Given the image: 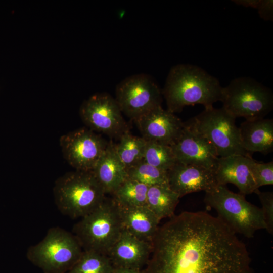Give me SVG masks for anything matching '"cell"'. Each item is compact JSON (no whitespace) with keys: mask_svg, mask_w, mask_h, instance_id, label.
<instances>
[{"mask_svg":"<svg viewBox=\"0 0 273 273\" xmlns=\"http://www.w3.org/2000/svg\"><path fill=\"white\" fill-rule=\"evenodd\" d=\"M149 187L126 178L112 194L119 206H141L146 205Z\"/></svg>","mask_w":273,"mask_h":273,"instance_id":"obj_22","label":"cell"},{"mask_svg":"<svg viewBox=\"0 0 273 273\" xmlns=\"http://www.w3.org/2000/svg\"><path fill=\"white\" fill-rule=\"evenodd\" d=\"M253 161L251 156L242 155L219 157L215 170L217 185L232 184L245 196L254 193L259 189L252 174Z\"/></svg>","mask_w":273,"mask_h":273,"instance_id":"obj_15","label":"cell"},{"mask_svg":"<svg viewBox=\"0 0 273 273\" xmlns=\"http://www.w3.org/2000/svg\"><path fill=\"white\" fill-rule=\"evenodd\" d=\"M126 173L127 178L148 187L168 186L167 171L154 167L143 160L126 169Z\"/></svg>","mask_w":273,"mask_h":273,"instance_id":"obj_25","label":"cell"},{"mask_svg":"<svg viewBox=\"0 0 273 273\" xmlns=\"http://www.w3.org/2000/svg\"><path fill=\"white\" fill-rule=\"evenodd\" d=\"M143 160L154 167L166 171L177 163L170 146L147 141Z\"/></svg>","mask_w":273,"mask_h":273,"instance_id":"obj_23","label":"cell"},{"mask_svg":"<svg viewBox=\"0 0 273 273\" xmlns=\"http://www.w3.org/2000/svg\"><path fill=\"white\" fill-rule=\"evenodd\" d=\"M167 177L169 188L180 198L218 186L215 171L198 165L177 162L167 171Z\"/></svg>","mask_w":273,"mask_h":273,"instance_id":"obj_14","label":"cell"},{"mask_svg":"<svg viewBox=\"0 0 273 273\" xmlns=\"http://www.w3.org/2000/svg\"><path fill=\"white\" fill-rule=\"evenodd\" d=\"M114 267L106 255L83 251L67 273H111Z\"/></svg>","mask_w":273,"mask_h":273,"instance_id":"obj_24","label":"cell"},{"mask_svg":"<svg viewBox=\"0 0 273 273\" xmlns=\"http://www.w3.org/2000/svg\"><path fill=\"white\" fill-rule=\"evenodd\" d=\"M118 207L123 229L140 239L151 243L160 221L155 214L146 206Z\"/></svg>","mask_w":273,"mask_h":273,"instance_id":"obj_18","label":"cell"},{"mask_svg":"<svg viewBox=\"0 0 273 273\" xmlns=\"http://www.w3.org/2000/svg\"><path fill=\"white\" fill-rule=\"evenodd\" d=\"M83 251L72 233L56 226L50 228L41 241L28 248L26 257L43 273H67Z\"/></svg>","mask_w":273,"mask_h":273,"instance_id":"obj_6","label":"cell"},{"mask_svg":"<svg viewBox=\"0 0 273 273\" xmlns=\"http://www.w3.org/2000/svg\"><path fill=\"white\" fill-rule=\"evenodd\" d=\"M256 194L261 204V209L263 214L266 225V230L270 234L273 233V193L271 192H262L257 189Z\"/></svg>","mask_w":273,"mask_h":273,"instance_id":"obj_27","label":"cell"},{"mask_svg":"<svg viewBox=\"0 0 273 273\" xmlns=\"http://www.w3.org/2000/svg\"><path fill=\"white\" fill-rule=\"evenodd\" d=\"M162 96L151 76L140 73L128 76L117 84L115 99L122 113L135 121L162 106Z\"/></svg>","mask_w":273,"mask_h":273,"instance_id":"obj_9","label":"cell"},{"mask_svg":"<svg viewBox=\"0 0 273 273\" xmlns=\"http://www.w3.org/2000/svg\"><path fill=\"white\" fill-rule=\"evenodd\" d=\"M252 171L257 188L273 185V161L258 162L254 160Z\"/></svg>","mask_w":273,"mask_h":273,"instance_id":"obj_26","label":"cell"},{"mask_svg":"<svg viewBox=\"0 0 273 273\" xmlns=\"http://www.w3.org/2000/svg\"><path fill=\"white\" fill-rule=\"evenodd\" d=\"M179 198L168 186H150L147 192L146 206L161 221L174 215Z\"/></svg>","mask_w":273,"mask_h":273,"instance_id":"obj_20","label":"cell"},{"mask_svg":"<svg viewBox=\"0 0 273 273\" xmlns=\"http://www.w3.org/2000/svg\"><path fill=\"white\" fill-rule=\"evenodd\" d=\"M145 273H251L245 244L218 217L184 211L159 226Z\"/></svg>","mask_w":273,"mask_h":273,"instance_id":"obj_1","label":"cell"},{"mask_svg":"<svg viewBox=\"0 0 273 273\" xmlns=\"http://www.w3.org/2000/svg\"><path fill=\"white\" fill-rule=\"evenodd\" d=\"M111 273H145L143 269L114 267Z\"/></svg>","mask_w":273,"mask_h":273,"instance_id":"obj_30","label":"cell"},{"mask_svg":"<svg viewBox=\"0 0 273 273\" xmlns=\"http://www.w3.org/2000/svg\"><path fill=\"white\" fill-rule=\"evenodd\" d=\"M239 129L242 146L248 153L259 152L267 154L272 152V119L246 120Z\"/></svg>","mask_w":273,"mask_h":273,"instance_id":"obj_17","label":"cell"},{"mask_svg":"<svg viewBox=\"0 0 273 273\" xmlns=\"http://www.w3.org/2000/svg\"><path fill=\"white\" fill-rule=\"evenodd\" d=\"M204 201L236 234L251 238L257 231L266 229L261 208L247 201L245 195L230 191L226 186L218 185L205 192Z\"/></svg>","mask_w":273,"mask_h":273,"instance_id":"obj_4","label":"cell"},{"mask_svg":"<svg viewBox=\"0 0 273 273\" xmlns=\"http://www.w3.org/2000/svg\"><path fill=\"white\" fill-rule=\"evenodd\" d=\"M80 117L88 128L119 139L129 127L115 98L107 93H97L81 105Z\"/></svg>","mask_w":273,"mask_h":273,"instance_id":"obj_10","label":"cell"},{"mask_svg":"<svg viewBox=\"0 0 273 273\" xmlns=\"http://www.w3.org/2000/svg\"><path fill=\"white\" fill-rule=\"evenodd\" d=\"M109 142L88 128L62 135L60 145L66 161L76 170H93Z\"/></svg>","mask_w":273,"mask_h":273,"instance_id":"obj_11","label":"cell"},{"mask_svg":"<svg viewBox=\"0 0 273 273\" xmlns=\"http://www.w3.org/2000/svg\"><path fill=\"white\" fill-rule=\"evenodd\" d=\"M222 89L219 80L200 67L179 64L169 70L162 93L167 110L174 114L187 106L213 107L221 100Z\"/></svg>","mask_w":273,"mask_h":273,"instance_id":"obj_2","label":"cell"},{"mask_svg":"<svg viewBox=\"0 0 273 273\" xmlns=\"http://www.w3.org/2000/svg\"><path fill=\"white\" fill-rule=\"evenodd\" d=\"M92 171L105 194H113L127 178L126 168L118 157L113 143L109 142Z\"/></svg>","mask_w":273,"mask_h":273,"instance_id":"obj_19","label":"cell"},{"mask_svg":"<svg viewBox=\"0 0 273 273\" xmlns=\"http://www.w3.org/2000/svg\"><path fill=\"white\" fill-rule=\"evenodd\" d=\"M151 249V243L140 239L123 229L107 255L114 267L143 269Z\"/></svg>","mask_w":273,"mask_h":273,"instance_id":"obj_16","label":"cell"},{"mask_svg":"<svg viewBox=\"0 0 273 273\" xmlns=\"http://www.w3.org/2000/svg\"><path fill=\"white\" fill-rule=\"evenodd\" d=\"M260 1L261 0H235L233 1L238 5L257 9L260 4Z\"/></svg>","mask_w":273,"mask_h":273,"instance_id":"obj_29","label":"cell"},{"mask_svg":"<svg viewBox=\"0 0 273 273\" xmlns=\"http://www.w3.org/2000/svg\"><path fill=\"white\" fill-rule=\"evenodd\" d=\"M59 211L71 218H82L103 202L105 193L92 171L76 170L58 178L53 188Z\"/></svg>","mask_w":273,"mask_h":273,"instance_id":"obj_3","label":"cell"},{"mask_svg":"<svg viewBox=\"0 0 273 273\" xmlns=\"http://www.w3.org/2000/svg\"><path fill=\"white\" fill-rule=\"evenodd\" d=\"M146 144L143 138L133 135L129 132L123 134L119 142L114 144L117 156L126 169L143 159Z\"/></svg>","mask_w":273,"mask_h":273,"instance_id":"obj_21","label":"cell"},{"mask_svg":"<svg viewBox=\"0 0 273 273\" xmlns=\"http://www.w3.org/2000/svg\"><path fill=\"white\" fill-rule=\"evenodd\" d=\"M177 162L200 166L215 171L219 157L211 143L184 122L183 131L171 146Z\"/></svg>","mask_w":273,"mask_h":273,"instance_id":"obj_12","label":"cell"},{"mask_svg":"<svg viewBox=\"0 0 273 273\" xmlns=\"http://www.w3.org/2000/svg\"><path fill=\"white\" fill-rule=\"evenodd\" d=\"M123 229L118 204L113 198L106 197L98 208L73 226L72 233L83 251L107 255Z\"/></svg>","mask_w":273,"mask_h":273,"instance_id":"obj_5","label":"cell"},{"mask_svg":"<svg viewBox=\"0 0 273 273\" xmlns=\"http://www.w3.org/2000/svg\"><path fill=\"white\" fill-rule=\"evenodd\" d=\"M187 122L211 143L219 157L251 156L242 146L236 118L222 107L205 109Z\"/></svg>","mask_w":273,"mask_h":273,"instance_id":"obj_8","label":"cell"},{"mask_svg":"<svg viewBox=\"0 0 273 273\" xmlns=\"http://www.w3.org/2000/svg\"><path fill=\"white\" fill-rule=\"evenodd\" d=\"M260 17L264 20H272L273 1L272 0H261L257 9Z\"/></svg>","mask_w":273,"mask_h":273,"instance_id":"obj_28","label":"cell"},{"mask_svg":"<svg viewBox=\"0 0 273 273\" xmlns=\"http://www.w3.org/2000/svg\"><path fill=\"white\" fill-rule=\"evenodd\" d=\"M220 101L234 117L246 120L264 118L273 109L271 90L248 77L235 78L222 87Z\"/></svg>","mask_w":273,"mask_h":273,"instance_id":"obj_7","label":"cell"},{"mask_svg":"<svg viewBox=\"0 0 273 273\" xmlns=\"http://www.w3.org/2000/svg\"><path fill=\"white\" fill-rule=\"evenodd\" d=\"M134 122L146 141L170 146L178 139L184 127V122L162 106L152 110Z\"/></svg>","mask_w":273,"mask_h":273,"instance_id":"obj_13","label":"cell"}]
</instances>
